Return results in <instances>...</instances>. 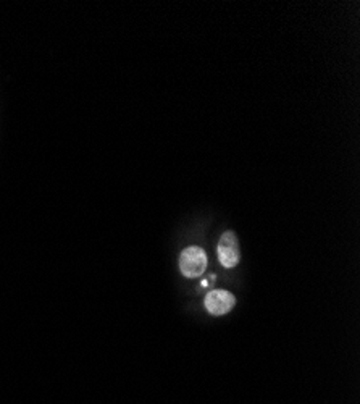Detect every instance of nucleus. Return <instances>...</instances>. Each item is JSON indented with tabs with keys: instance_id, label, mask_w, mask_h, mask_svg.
<instances>
[{
	"instance_id": "1",
	"label": "nucleus",
	"mask_w": 360,
	"mask_h": 404,
	"mask_svg": "<svg viewBox=\"0 0 360 404\" xmlns=\"http://www.w3.org/2000/svg\"><path fill=\"white\" fill-rule=\"evenodd\" d=\"M180 272L186 278L200 277L207 271V254L199 246H190L180 254Z\"/></svg>"
},
{
	"instance_id": "2",
	"label": "nucleus",
	"mask_w": 360,
	"mask_h": 404,
	"mask_svg": "<svg viewBox=\"0 0 360 404\" xmlns=\"http://www.w3.org/2000/svg\"><path fill=\"white\" fill-rule=\"evenodd\" d=\"M218 261L225 268H233L239 263V241L234 231H225L217 246Z\"/></svg>"
},
{
	"instance_id": "3",
	"label": "nucleus",
	"mask_w": 360,
	"mask_h": 404,
	"mask_svg": "<svg viewBox=\"0 0 360 404\" xmlns=\"http://www.w3.org/2000/svg\"><path fill=\"white\" fill-rule=\"evenodd\" d=\"M204 306L209 314L220 317V315H225L229 310H233L236 306V297L233 293L227 290H212L205 296Z\"/></svg>"
}]
</instances>
